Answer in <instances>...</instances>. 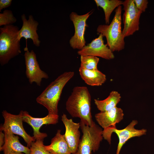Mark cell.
<instances>
[{"label": "cell", "mask_w": 154, "mask_h": 154, "mask_svg": "<svg viewBox=\"0 0 154 154\" xmlns=\"http://www.w3.org/2000/svg\"><path fill=\"white\" fill-rule=\"evenodd\" d=\"M5 134V142L0 151L4 154H7L12 151L23 153L30 154V149L28 146H25L20 142L18 136L9 131H3Z\"/></svg>", "instance_id": "2e32d148"}, {"label": "cell", "mask_w": 154, "mask_h": 154, "mask_svg": "<svg viewBox=\"0 0 154 154\" xmlns=\"http://www.w3.org/2000/svg\"><path fill=\"white\" fill-rule=\"evenodd\" d=\"M138 123L137 120H133L125 128L119 129L115 127H109L104 129L102 131L103 138L110 144L111 143V135L113 133H115L117 135L119 142L116 154H119L123 145L129 139L135 137H139L146 135L147 130L145 129H136L135 126Z\"/></svg>", "instance_id": "8992f818"}, {"label": "cell", "mask_w": 154, "mask_h": 154, "mask_svg": "<svg viewBox=\"0 0 154 154\" xmlns=\"http://www.w3.org/2000/svg\"><path fill=\"white\" fill-rule=\"evenodd\" d=\"M121 98V96L119 93L116 91H112L106 99L103 100L94 99V102L98 109L100 112H103L116 107Z\"/></svg>", "instance_id": "d6986e66"}, {"label": "cell", "mask_w": 154, "mask_h": 154, "mask_svg": "<svg viewBox=\"0 0 154 154\" xmlns=\"http://www.w3.org/2000/svg\"><path fill=\"white\" fill-rule=\"evenodd\" d=\"M19 114L21 115L23 121L25 122L30 126L33 129V137L35 140L37 139H43L47 136L45 133L40 131L41 127L44 125L56 124L58 122V115L48 114L45 117L37 118L33 117L25 111H21Z\"/></svg>", "instance_id": "8fae6325"}, {"label": "cell", "mask_w": 154, "mask_h": 154, "mask_svg": "<svg viewBox=\"0 0 154 154\" xmlns=\"http://www.w3.org/2000/svg\"><path fill=\"white\" fill-rule=\"evenodd\" d=\"M122 5L124 11L122 32L125 38L132 35L139 30L140 18L143 12L137 8L133 0H125L123 1Z\"/></svg>", "instance_id": "52a82bcc"}, {"label": "cell", "mask_w": 154, "mask_h": 154, "mask_svg": "<svg viewBox=\"0 0 154 154\" xmlns=\"http://www.w3.org/2000/svg\"><path fill=\"white\" fill-rule=\"evenodd\" d=\"M18 27L13 25L0 28V63L7 64L11 58L21 52L20 41L17 39Z\"/></svg>", "instance_id": "277c9868"}, {"label": "cell", "mask_w": 154, "mask_h": 154, "mask_svg": "<svg viewBox=\"0 0 154 154\" xmlns=\"http://www.w3.org/2000/svg\"><path fill=\"white\" fill-rule=\"evenodd\" d=\"M61 120L65 127L64 135L70 152L72 154L75 153L78 150L80 140V122H74L72 119H68L64 114L62 116Z\"/></svg>", "instance_id": "4fadbf2b"}, {"label": "cell", "mask_w": 154, "mask_h": 154, "mask_svg": "<svg viewBox=\"0 0 154 154\" xmlns=\"http://www.w3.org/2000/svg\"><path fill=\"white\" fill-rule=\"evenodd\" d=\"M17 19L10 10H5L0 13V26L11 25L15 23Z\"/></svg>", "instance_id": "603a6c76"}, {"label": "cell", "mask_w": 154, "mask_h": 154, "mask_svg": "<svg viewBox=\"0 0 154 154\" xmlns=\"http://www.w3.org/2000/svg\"><path fill=\"white\" fill-rule=\"evenodd\" d=\"M92 13L91 11L84 15H78L72 12L70 14V18L74 25V33L70 40L69 43L73 49L80 50L86 45L84 34L88 27L86 21Z\"/></svg>", "instance_id": "9c48e42d"}, {"label": "cell", "mask_w": 154, "mask_h": 154, "mask_svg": "<svg viewBox=\"0 0 154 154\" xmlns=\"http://www.w3.org/2000/svg\"><path fill=\"white\" fill-rule=\"evenodd\" d=\"M97 6L103 10L106 25H109L111 13L114 10L122 4L123 1L120 0H94Z\"/></svg>", "instance_id": "ffe728a7"}, {"label": "cell", "mask_w": 154, "mask_h": 154, "mask_svg": "<svg viewBox=\"0 0 154 154\" xmlns=\"http://www.w3.org/2000/svg\"><path fill=\"white\" fill-rule=\"evenodd\" d=\"M21 18L23 24L17 33L18 40L20 41L21 38H25L26 40V47H27V40L28 38L31 39L34 44L37 47L39 46L40 41L38 39V36L37 32L38 22L35 20L31 15L29 16L28 20L24 14L21 15Z\"/></svg>", "instance_id": "5bb4252c"}, {"label": "cell", "mask_w": 154, "mask_h": 154, "mask_svg": "<svg viewBox=\"0 0 154 154\" xmlns=\"http://www.w3.org/2000/svg\"><path fill=\"white\" fill-rule=\"evenodd\" d=\"M24 50L25 51L24 56L26 76L30 84L34 82L37 85L40 86L42 79H47L49 76L47 74L40 69L34 51L32 50L29 51L27 47L25 48Z\"/></svg>", "instance_id": "30bf717a"}, {"label": "cell", "mask_w": 154, "mask_h": 154, "mask_svg": "<svg viewBox=\"0 0 154 154\" xmlns=\"http://www.w3.org/2000/svg\"><path fill=\"white\" fill-rule=\"evenodd\" d=\"M43 139H37L31 144L30 154H51L45 149Z\"/></svg>", "instance_id": "7402d4cb"}, {"label": "cell", "mask_w": 154, "mask_h": 154, "mask_svg": "<svg viewBox=\"0 0 154 154\" xmlns=\"http://www.w3.org/2000/svg\"><path fill=\"white\" fill-rule=\"evenodd\" d=\"M99 60V58L97 57L81 56L80 67L88 70H98L97 65Z\"/></svg>", "instance_id": "44dd1931"}, {"label": "cell", "mask_w": 154, "mask_h": 154, "mask_svg": "<svg viewBox=\"0 0 154 154\" xmlns=\"http://www.w3.org/2000/svg\"><path fill=\"white\" fill-rule=\"evenodd\" d=\"M12 0H0V11L3 9L10 6L11 4Z\"/></svg>", "instance_id": "d4e9b609"}, {"label": "cell", "mask_w": 154, "mask_h": 154, "mask_svg": "<svg viewBox=\"0 0 154 154\" xmlns=\"http://www.w3.org/2000/svg\"><path fill=\"white\" fill-rule=\"evenodd\" d=\"M137 8L143 13L147 7L148 1L147 0H133Z\"/></svg>", "instance_id": "cb8c5ba5"}, {"label": "cell", "mask_w": 154, "mask_h": 154, "mask_svg": "<svg viewBox=\"0 0 154 154\" xmlns=\"http://www.w3.org/2000/svg\"><path fill=\"white\" fill-rule=\"evenodd\" d=\"M122 110L117 106L109 110L95 114V117L98 123L104 129L115 127L116 125L123 118Z\"/></svg>", "instance_id": "9a60e30c"}, {"label": "cell", "mask_w": 154, "mask_h": 154, "mask_svg": "<svg viewBox=\"0 0 154 154\" xmlns=\"http://www.w3.org/2000/svg\"><path fill=\"white\" fill-rule=\"evenodd\" d=\"M5 142V134L0 131V150L1 149Z\"/></svg>", "instance_id": "484cf974"}, {"label": "cell", "mask_w": 154, "mask_h": 154, "mask_svg": "<svg viewBox=\"0 0 154 154\" xmlns=\"http://www.w3.org/2000/svg\"><path fill=\"white\" fill-rule=\"evenodd\" d=\"M91 96L87 87L77 86L73 89L66 103V108L73 117L80 119L85 125L92 126L94 122L91 112Z\"/></svg>", "instance_id": "6da1fadb"}, {"label": "cell", "mask_w": 154, "mask_h": 154, "mask_svg": "<svg viewBox=\"0 0 154 154\" xmlns=\"http://www.w3.org/2000/svg\"><path fill=\"white\" fill-rule=\"evenodd\" d=\"M57 130L55 136L51 139L50 144L45 145L46 150L51 154H72L64 135Z\"/></svg>", "instance_id": "e0dca14e"}, {"label": "cell", "mask_w": 154, "mask_h": 154, "mask_svg": "<svg viewBox=\"0 0 154 154\" xmlns=\"http://www.w3.org/2000/svg\"><path fill=\"white\" fill-rule=\"evenodd\" d=\"M73 71L64 72L52 82L37 98V102L44 107L48 114L58 115V104L62 90L73 77Z\"/></svg>", "instance_id": "7a4b0ae2"}, {"label": "cell", "mask_w": 154, "mask_h": 154, "mask_svg": "<svg viewBox=\"0 0 154 154\" xmlns=\"http://www.w3.org/2000/svg\"><path fill=\"white\" fill-rule=\"evenodd\" d=\"M80 128L83 135L80 139L77 152L72 154H91L99 149L103 139V130L95 122L91 126L80 122Z\"/></svg>", "instance_id": "5b68a950"}, {"label": "cell", "mask_w": 154, "mask_h": 154, "mask_svg": "<svg viewBox=\"0 0 154 154\" xmlns=\"http://www.w3.org/2000/svg\"><path fill=\"white\" fill-rule=\"evenodd\" d=\"M7 154H25L23 153L16 151H12Z\"/></svg>", "instance_id": "4316f807"}, {"label": "cell", "mask_w": 154, "mask_h": 154, "mask_svg": "<svg viewBox=\"0 0 154 154\" xmlns=\"http://www.w3.org/2000/svg\"><path fill=\"white\" fill-rule=\"evenodd\" d=\"M103 37L101 34H100L98 37L79 50L77 52L78 54L80 56L100 57L108 60L114 58L115 56L113 52L107 44L104 43Z\"/></svg>", "instance_id": "7c38bea8"}, {"label": "cell", "mask_w": 154, "mask_h": 154, "mask_svg": "<svg viewBox=\"0 0 154 154\" xmlns=\"http://www.w3.org/2000/svg\"><path fill=\"white\" fill-rule=\"evenodd\" d=\"M2 114L4 121L0 127V131H9L14 134L20 136L27 144V146L30 148L32 143L35 140L33 136H31L25 130L20 114H13L6 110H3Z\"/></svg>", "instance_id": "ba28073f"}, {"label": "cell", "mask_w": 154, "mask_h": 154, "mask_svg": "<svg viewBox=\"0 0 154 154\" xmlns=\"http://www.w3.org/2000/svg\"><path fill=\"white\" fill-rule=\"evenodd\" d=\"M79 72L82 79L86 83L90 86H101L106 80V75L98 70H88L80 67Z\"/></svg>", "instance_id": "ac0fdd59"}, {"label": "cell", "mask_w": 154, "mask_h": 154, "mask_svg": "<svg viewBox=\"0 0 154 154\" xmlns=\"http://www.w3.org/2000/svg\"><path fill=\"white\" fill-rule=\"evenodd\" d=\"M121 5L116 8L110 24L100 25L97 29L98 33L106 38V44L113 52H119L125 48V38L121 30Z\"/></svg>", "instance_id": "3957f363"}]
</instances>
